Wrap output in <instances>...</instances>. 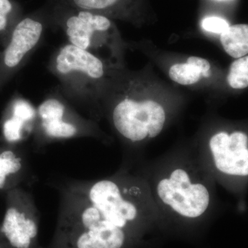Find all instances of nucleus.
Returning <instances> with one entry per match:
<instances>
[{
  "mask_svg": "<svg viewBox=\"0 0 248 248\" xmlns=\"http://www.w3.org/2000/svg\"><path fill=\"white\" fill-rule=\"evenodd\" d=\"M37 148L72 139L103 138L95 121L83 117L62 94H52L37 110L35 128Z\"/></svg>",
  "mask_w": 248,
  "mask_h": 248,
  "instance_id": "obj_4",
  "label": "nucleus"
},
{
  "mask_svg": "<svg viewBox=\"0 0 248 248\" xmlns=\"http://www.w3.org/2000/svg\"><path fill=\"white\" fill-rule=\"evenodd\" d=\"M37 111L23 101L16 103L14 115L3 125L4 138L11 143L20 141L24 136V129L27 123H35Z\"/></svg>",
  "mask_w": 248,
  "mask_h": 248,
  "instance_id": "obj_13",
  "label": "nucleus"
},
{
  "mask_svg": "<svg viewBox=\"0 0 248 248\" xmlns=\"http://www.w3.org/2000/svg\"><path fill=\"white\" fill-rule=\"evenodd\" d=\"M125 241L126 234L121 228L78 229L55 232L48 248H122Z\"/></svg>",
  "mask_w": 248,
  "mask_h": 248,
  "instance_id": "obj_9",
  "label": "nucleus"
},
{
  "mask_svg": "<svg viewBox=\"0 0 248 248\" xmlns=\"http://www.w3.org/2000/svg\"><path fill=\"white\" fill-rule=\"evenodd\" d=\"M0 237H1V233H0Z\"/></svg>",
  "mask_w": 248,
  "mask_h": 248,
  "instance_id": "obj_19",
  "label": "nucleus"
},
{
  "mask_svg": "<svg viewBox=\"0 0 248 248\" xmlns=\"http://www.w3.org/2000/svg\"><path fill=\"white\" fill-rule=\"evenodd\" d=\"M248 142L247 135L241 132L214 135L209 146L217 169L230 175L248 176Z\"/></svg>",
  "mask_w": 248,
  "mask_h": 248,
  "instance_id": "obj_8",
  "label": "nucleus"
},
{
  "mask_svg": "<svg viewBox=\"0 0 248 248\" xmlns=\"http://www.w3.org/2000/svg\"><path fill=\"white\" fill-rule=\"evenodd\" d=\"M53 19L64 31L69 44L115 66L122 45L120 34L110 18L58 4Z\"/></svg>",
  "mask_w": 248,
  "mask_h": 248,
  "instance_id": "obj_3",
  "label": "nucleus"
},
{
  "mask_svg": "<svg viewBox=\"0 0 248 248\" xmlns=\"http://www.w3.org/2000/svg\"><path fill=\"white\" fill-rule=\"evenodd\" d=\"M140 0H58L59 4L86 10L109 18L133 19L138 14Z\"/></svg>",
  "mask_w": 248,
  "mask_h": 248,
  "instance_id": "obj_11",
  "label": "nucleus"
},
{
  "mask_svg": "<svg viewBox=\"0 0 248 248\" xmlns=\"http://www.w3.org/2000/svg\"><path fill=\"white\" fill-rule=\"evenodd\" d=\"M227 79L232 89H244L248 87V55L236 59L232 62Z\"/></svg>",
  "mask_w": 248,
  "mask_h": 248,
  "instance_id": "obj_16",
  "label": "nucleus"
},
{
  "mask_svg": "<svg viewBox=\"0 0 248 248\" xmlns=\"http://www.w3.org/2000/svg\"><path fill=\"white\" fill-rule=\"evenodd\" d=\"M10 202L0 233L9 248H41L39 244L40 213L31 195L15 190Z\"/></svg>",
  "mask_w": 248,
  "mask_h": 248,
  "instance_id": "obj_6",
  "label": "nucleus"
},
{
  "mask_svg": "<svg viewBox=\"0 0 248 248\" xmlns=\"http://www.w3.org/2000/svg\"><path fill=\"white\" fill-rule=\"evenodd\" d=\"M24 169L22 156L11 149L0 151V190H4L21 175Z\"/></svg>",
  "mask_w": 248,
  "mask_h": 248,
  "instance_id": "obj_15",
  "label": "nucleus"
},
{
  "mask_svg": "<svg viewBox=\"0 0 248 248\" xmlns=\"http://www.w3.org/2000/svg\"><path fill=\"white\" fill-rule=\"evenodd\" d=\"M67 188L82 195L100 211L111 224L125 230L140 216L136 190L115 179L93 181H71Z\"/></svg>",
  "mask_w": 248,
  "mask_h": 248,
  "instance_id": "obj_5",
  "label": "nucleus"
},
{
  "mask_svg": "<svg viewBox=\"0 0 248 248\" xmlns=\"http://www.w3.org/2000/svg\"><path fill=\"white\" fill-rule=\"evenodd\" d=\"M45 23L34 17L24 18L17 23L4 54V63L14 68L38 46L45 31Z\"/></svg>",
  "mask_w": 248,
  "mask_h": 248,
  "instance_id": "obj_10",
  "label": "nucleus"
},
{
  "mask_svg": "<svg viewBox=\"0 0 248 248\" xmlns=\"http://www.w3.org/2000/svg\"><path fill=\"white\" fill-rule=\"evenodd\" d=\"M210 62L200 57L191 56L184 63H177L170 68V78L177 84L184 86L197 84L210 76Z\"/></svg>",
  "mask_w": 248,
  "mask_h": 248,
  "instance_id": "obj_12",
  "label": "nucleus"
},
{
  "mask_svg": "<svg viewBox=\"0 0 248 248\" xmlns=\"http://www.w3.org/2000/svg\"><path fill=\"white\" fill-rule=\"evenodd\" d=\"M229 27V24L226 20L218 17H206L202 22V27L204 30L213 33L221 34Z\"/></svg>",
  "mask_w": 248,
  "mask_h": 248,
  "instance_id": "obj_17",
  "label": "nucleus"
},
{
  "mask_svg": "<svg viewBox=\"0 0 248 248\" xmlns=\"http://www.w3.org/2000/svg\"><path fill=\"white\" fill-rule=\"evenodd\" d=\"M156 192L160 200L173 211L186 218L203 215L210 204V193L205 186L192 183L185 170H174L159 181Z\"/></svg>",
  "mask_w": 248,
  "mask_h": 248,
  "instance_id": "obj_7",
  "label": "nucleus"
},
{
  "mask_svg": "<svg viewBox=\"0 0 248 248\" xmlns=\"http://www.w3.org/2000/svg\"><path fill=\"white\" fill-rule=\"evenodd\" d=\"M222 46L230 56L236 59L248 54V25L230 26L221 34Z\"/></svg>",
  "mask_w": 248,
  "mask_h": 248,
  "instance_id": "obj_14",
  "label": "nucleus"
},
{
  "mask_svg": "<svg viewBox=\"0 0 248 248\" xmlns=\"http://www.w3.org/2000/svg\"><path fill=\"white\" fill-rule=\"evenodd\" d=\"M119 93L109 107V115L116 131L124 140L139 143L155 138L164 129L166 112L159 102L141 94V84L130 80L121 85Z\"/></svg>",
  "mask_w": 248,
  "mask_h": 248,
  "instance_id": "obj_2",
  "label": "nucleus"
},
{
  "mask_svg": "<svg viewBox=\"0 0 248 248\" xmlns=\"http://www.w3.org/2000/svg\"><path fill=\"white\" fill-rule=\"evenodd\" d=\"M14 9L10 0H0V31L6 29L9 21V15Z\"/></svg>",
  "mask_w": 248,
  "mask_h": 248,
  "instance_id": "obj_18",
  "label": "nucleus"
},
{
  "mask_svg": "<svg viewBox=\"0 0 248 248\" xmlns=\"http://www.w3.org/2000/svg\"><path fill=\"white\" fill-rule=\"evenodd\" d=\"M116 68L69 43L59 48L49 62V69L60 81L62 95L84 109L94 121L101 115L103 94Z\"/></svg>",
  "mask_w": 248,
  "mask_h": 248,
  "instance_id": "obj_1",
  "label": "nucleus"
}]
</instances>
